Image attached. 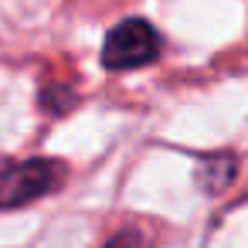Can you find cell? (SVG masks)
<instances>
[{"label":"cell","mask_w":248,"mask_h":248,"mask_svg":"<svg viewBox=\"0 0 248 248\" xmlns=\"http://www.w3.org/2000/svg\"><path fill=\"white\" fill-rule=\"evenodd\" d=\"M65 180H68V167L55 156H24V160L0 156V211L28 207L62 190Z\"/></svg>","instance_id":"6da1fadb"},{"label":"cell","mask_w":248,"mask_h":248,"mask_svg":"<svg viewBox=\"0 0 248 248\" xmlns=\"http://www.w3.org/2000/svg\"><path fill=\"white\" fill-rule=\"evenodd\" d=\"M160 51H163L160 31L146 17H126L116 28H109L99 62L106 72H136V68L153 65L160 58Z\"/></svg>","instance_id":"7a4b0ae2"},{"label":"cell","mask_w":248,"mask_h":248,"mask_svg":"<svg viewBox=\"0 0 248 248\" xmlns=\"http://www.w3.org/2000/svg\"><path fill=\"white\" fill-rule=\"evenodd\" d=\"M238 173V160L231 153H211V156H201L197 163V187L204 194H221Z\"/></svg>","instance_id":"3957f363"},{"label":"cell","mask_w":248,"mask_h":248,"mask_svg":"<svg viewBox=\"0 0 248 248\" xmlns=\"http://www.w3.org/2000/svg\"><path fill=\"white\" fill-rule=\"evenodd\" d=\"M38 106H41L48 116H62V112H68V109L75 106V92H72L68 85L51 82V85H45V89L38 92Z\"/></svg>","instance_id":"277c9868"},{"label":"cell","mask_w":248,"mask_h":248,"mask_svg":"<svg viewBox=\"0 0 248 248\" xmlns=\"http://www.w3.org/2000/svg\"><path fill=\"white\" fill-rule=\"evenodd\" d=\"M102 248H140V231L136 228H119Z\"/></svg>","instance_id":"5b68a950"}]
</instances>
